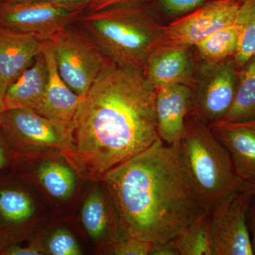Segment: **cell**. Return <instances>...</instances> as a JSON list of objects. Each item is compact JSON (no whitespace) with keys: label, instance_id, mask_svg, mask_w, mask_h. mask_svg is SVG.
I'll list each match as a JSON object with an SVG mask.
<instances>
[{"label":"cell","instance_id":"1","mask_svg":"<svg viewBox=\"0 0 255 255\" xmlns=\"http://www.w3.org/2000/svg\"><path fill=\"white\" fill-rule=\"evenodd\" d=\"M155 96L143 70L111 64L79 106L65 158L82 177L99 180L145 150L159 139Z\"/></svg>","mask_w":255,"mask_h":255},{"label":"cell","instance_id":"2","mask_svg":"<svg viewBox=\"0 0 255 255\" xmlns=\"http://www.w3.org/2000/svg\"><path fill=\"white\" fill-rule=\"evenodd\" d=\"M101 180L127 236L151 243L170 241L210 212L182 163L178 145H166L160 139L111 169Z\"/></svg>","mask_w":255,"mask_h":255},{"label":"cell","instance_id":"3","mask_svg":"<svg viewBox=\"0 0 255 255\" xmlns=\"http://www.w3.org/2000/svg\"><path fill=\"white\" fill-rule=\"evenodd\" d=\"M78 20L116 65L142 70L159 45L163 26L135 4L87 11Z\"/></svg>","mask_w":255,"mask_h":255},{"label":"cell","instance_id":"4","mask_svg":"<svg viewBox=\"0 0 255 255\" xmlns=\"http://www.w3.org/2000/svg\"><path fill=\"white\" fill-rule=\"evenodd\" d=\"M178 150L191 182L209 211L243 182L226 147L208 126L194 117L186 121Z\"/></svg>","mask_w":255,"mask_h":255},{"label":"cell","instance_id":"5","mask_svg":"<svg viewBox=\"0 0 255 255\" xmlns=\"http://www.w3.org/2000/svg\"><path fill=\"white\" fill-rule=\"evenodd\" d=\"M0 128L14 159L28 160L54 152L65 157L70 150L72 122H57L32 111L6 110L0 115Z\"/></svg>","mask_w":255,"mask_h":255},{"label":"cell","instance_id":"6","mask_svg":"<svg viewBox=\"0 0 255 255\" xmlns=\"http://www.w3.org/2000/svg\"><path fill=\"white\" fill-rule=\"evenodd\" d=\"M60 76L77 95L84 97L113 61L92 39L67 28L50 40Z\"/></svg>","mask_w":255,"mask_h":255},{"label":"cell","instance_id":"7","mask_svg":"<svg viewBox=\"0 0 255 255\" xmlns=\"http://www.w3.org/2000/svg\"><path fill=\"white\" fill-rule=\"evenodd\" d=\"M87 6L53 1H3L0 4V26L32 33L50 41L78 20Z\"/></svg>","mask_w":255,"mask_h":255},{"label":"cell","instance_id":"8","mask_svg":"<svg viewBox=\"0 0 255 255\" xmlns=\"http://www.w3.org/2000/svg\"><path fill=\"white\" fill-rule=\"evenodd\" d=\"M253 195L248 182L210 211L214 255H253L247 215Z\"/></svg>","mask_w":255,"mask_h":255},{"label":"cell","instance_id":"9","mask_svg":"<svg viewBox=\"0 0 255 255\" xmlns=\"http://www.w3.org/2000/svg\"><path fill=\"white\" fill-rule=\"evenodd\" d=\"M241 1L213 0L162 26L159 45L196 46L214 32L236 21Z\"/></svg>","mask_w":255,"mask_h":255},{"label":"cell","instance_id":"10","mask_svg":"<svg viewBox=\"0 0 255 255\" xmlns=\"http://www.w3.org/2000/svg\"><path fill=\"white\" fill-rule=\"evenodd\" d=\"M202 82L193 95V117L209 127L223 120L232 105L236 87L238 69L233 59L208 64Z\"/></svg>","mask_w":255,"mask_h":255},{"label":"cell","instance_id":"11","mask_svg":"<svg viewBox=\"0 0 255 255\" xmlns=\"http://www.w3.org/2000/svg\"><path fill=\"white\" fill-rule=\"evenodd\" d=\"M35 214L26 188L15 181H0V251L24 239Z\"/></svg>","mask_w":255,"mask_h":255},{"label":"cell","instance_id":"12","mask_svg":"<svg viewBox=\"0 0 255 255\" xmlns=\"http://www.w3.org/2000/svg\"><path fill=\"white\" fill-rule=\"evenodd\" d=\"M193 95L191 87L186 85H171L156 90L157 133L166 145H179L192 108Z\"/></svg>","mask_w":255,"mask_h":255},{"label":"cell","instance_id":"13","mask_svg":"<svg viewBox=\"0 0 255 255\" xmlns=\"http://www.w3.org/2000/svg\"><path fill=\"white\" fill-rule=\"evenodd\" d=\"M209 127L229 152L238 177L255 182V119L243 122L221 120Z\"/></svg>","mask_w":255,"mask_h":255},{"label":"cell","instance_id":"14","mask_svg":"<svg viewBox=\"0 0 255 255\" xmlns=\"http://www.w3.org/2000/svg\"><path fill=\"white\" fill-rule=\"evenodd\" d=\"M43 43L32 33L0 26V82L6 89L41 54Z\"/></svg>","mask_w":255,"mask_h":255},{"label":"cell","instance_id":"15","mask_svg":"<svg viewBox=\"0 0 255 255\" xmlns=\"http://www.w3.org/2000/svg\"><path fill=\"white\" fill-rule=\"evenodd\" d=\"M43 56L48 67V83L36 113L57 122L71 123L84 97L75 93L60 76L51 41L43 43Z\"/></svg>","mask_w":255,"mask_h":255},{"label":"cell","instance_id":"16","mask_svg":"<svg viewBox=\"0 0 255 255\" xmlns=\"http://www.w3.org/2000/svg\"><path fill=\"white\" fill-rule=\"evenodd\" d=\"M143 72L156 90L171 85L189 86L193 74L189 47L159 45L146 62Z\"/></svg>","mask_w":255,"mask_h":255},{"label":"cell","instance_id":"17","mask_svg":"<svg viewBox=\"0 0 255 255\" xmlns=\"http://www.w3.org/2000/svg\"><path fill=\"white\" fill-rule=\"evenodd\" d=\"M104 186V189H105ZM97 187L85 199L81 210L82 225L89 236L106 248L123 238L117 211L105 188Z\"/></svg>","mask_w":255,"mask_h":255},{"label":"cell","instance_id":"18","mask_svg":"<svg viewBox=\"0 0 255 255\" xmlns=\"http://www.w3.org/2000/svg\"><path fill=\"white\" fill-rule=\"evenodd\" d=\"M48 79V67L41 53L31 66L8 87L5 95L6 110L36 112L46 92Z\"/></svg>","mask_w":255,"mask_h":255},{"label":"cell","instance_id":"19","mask_svg":"<svg viewBox=\"0 0 255 255\" xmlns=\"http://www.w3.org/2000/svg\"><path fill=\"white\" fill-rule=\"evenodd\" d=\"M75 172L76 170L69 162L51 159L38 166L36 177L50 196L58 200L65 201L73 196L76 187Z\"/></svg>","mask_w":255,"mask_h":255},{"label":"cell","instance_id":"20","mask_svg":"<svg viewBox=\"0 0 255 255\" xmlns=\"http://www.w3.org/2000/svg\"><path fill=\"white\" fill-rule=\"evenodd\" d=\"M240 70L234 100L223 119L227 122L255 119V55Z\"/></svg>","mask_w":255,"mask_h":255},{"label":"cell","instance_id":"21","mask_svg":"<svg viewBox=\"0 0 255 255\" xmlns=\"http://www.w3.org/2000/svg\"><path fill=\"white\" fill-rule=\"evenodd\" d=\"M241 31V26L235 21L214 32L195 47L208 64L221 63L234 58L239 46Z\"/></svg>","mask_w":255,"mask_h":255},{"label":"cell","instance_id":"22","mask_svg":"<svg viewBox=\"0 0 255 255\" xmlns=\"http://www.w3.org/2000/svg\"><path fill=\"white\" fill-rule=\"evenodd\" d=\"M179 255H214L209 213L186 226L174 238Z\"/></svg>","mask_w":255,"mask_h":255},{"label":"cell","instance_id":"23","mask_svg":"<svg viewBox=\"0 0 255 255\" xmlns=\"http://www.w3.org/2000/svg\"><path fill=\"white\" fill-rule=\"evenodd\" d=\"M236 21L241 31L238 51L233 59L236 68L241 69L255 55V0L241 1Z\"/></svg>","mask_w":255,"mask_h":255},{"label":"cell","instance_id":"24","mask_svg":"<svg viewBox=\"0 0 255 255\" xmlns=\"http://www.w3.org/2000/svg\"><path fill=\"white\" fill-rule=\"evenodd\" d=\"M47 253L52 255H80L81 248L68 230L60 228L51 235L46 245Z\"/></svg>","mask_w":255,"mask_h":255},{"label":"cell","instance_id":"25","mask_svg":"<svg viewBox=\"0 0 255 255\" xmlns=\"http://www.w3.org/2000/svg\"><path fill=\"white\" fill-rule=\"evenodd\" d=\"M151 243L131 236H124L107 248L111 255H148Z\"/></svg>","mask_w":255,"mask_h":255},{"label":"cell","instance_id":"26","mask_svg":"<svg viewBox=\"0 0 255 255\" xmlns=\"http://www.w3.org/2000/svg\"><path fill=\"white\" fill-rule=\"evenodd\" d=\"M213 0H162V4L169 14H186Z\"/></svg>","mask_w":255,"mask_h":255},{"label":"cell","instance_id":"27","mask_svg":"<svg viewBox=\"0 0 255 255\" xmlns=\"http://www.w3.org/2000/svg\"><path fill=\"white\" fill-rule=\"evenodd\" d=\"M43 250L37 243H31L26 247H21L17 244L6 247L0 251V255H41Z\"/></svg>","mask_w":255,"mask_h":255},{"label":"cell","instance_id":"28","mask_svg":"<svg viewBox=\"0 0 255 255\" xmlns=\"http://www.w3.org/2000/svg\"><path fill=\"white\" fill-rule=\"evenodd\" d=\"M139 1L140 0H91L87 6L86 11L87 12H93L113 6L135 4Z\"/></svg>","mask_w":255,"mask_h":255},{"label":"cell","instance_id":"29","mask_svg":"<svg viewBox=\"0 0 255 255\" xmlns=\"http://www.w3.org/2000/svg\"><path fill=\"white\" fill-rule=\"evenodd\" d=\"M148 255H179L174 239L162 243H151Z\"/></svg>","mask_w":255,"mask_h":255},{"label":"cell","instance_id":"30","mask_svg":"<svg viewBox=\"0 0 255 255\" xmlns=\"http://www.w3.org/2000/svg\"><path fill=\"white\" fill-rule=\"evenodd\" d=\"M12 159H14V154L0 128V170L7 167Z\"/></svg>","mask_w":255,"mask_h":255},{"label":"cell","instance_id":"31","mask_svg":"<svg viewBox=\"0 0 255 255\" xmlns=\"http://www.w3.org/2000/svg\"><path fill=\"white\" fill-rule=\"evenodd\" d=\"M253 202L251 204L250 206V226L251 229L249 228L250 236H251V241L252 248H253V255H255V196H253Z\"/></svg>","mask_w":255,"mask_h":255},{"label":"cell","instance_id":"32","mask_svg":"<svg viewBox=\"0 0 255 255\" xmlns=\"http://www.w3.org/2000/svg\"><path fill=\"white\" fill-rule=\"evenodd\" d=\"M7 2H14V1H30V0H2ZM40 1H53V2L65 3V4H80L84 6H88L91 0H40Z\"/></svg>","mask_w":255,"mask_h":255},{"label":"cell","instance_id":"33","mask_svg":"<svg viewBox=\"0 0 255 255\" xmlns=\"http://www.w3.org/2000/svg\"><path fill=\"white\" fill-rule=\"evenodd\" d=\"M6 87L0 82V115L6 110L5 107V95H6Z\"/></svg>","mask_w":255,"mask_h":255},{"label":"cell","instance_id":"34","mask_svg":"<svg viewBox=\"0 0 255 255\" xmlns=\"http://www.w3.org/2000/svg\"><path fill=\"white\" fill-rule=\"evenodd\" d=\"M246 182H248V186H249L250 189L253 192V195L255 196V182H248V181H246Z\"/></svg>","mask_w":255,"mask_h":255}]
</instances>
